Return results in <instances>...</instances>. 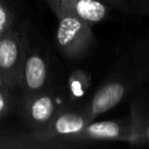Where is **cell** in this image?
<instances>
[{
	"mask_svg": "<svg viewBox=\"0 0 149 149\" xmlns=\"http://www.w3.org/2000/svg\"><path fill=\"white\" fill-rule=\"evenodd\" d=\"M1 85H5V84L2 83V80H1V78H0V86H1Z\"/></svg>",
	"mask_w": 149,
	"mask_h": 149,
	"instance_id": "15",
	"label": "cell"
},
{
	"mask_svg": "<svg viewBox=\"0 0 149 149\" xmlns=\"http://www.w3.org/2000/svg\"><path fill=\"white\" fill-rule=\"evenodd\" d=\"M19 86L22 87L24 95L50 87V63L44 51L31 49L29 45L22 65Z\"/></svg>",
	"mask_w": 149,
	"mask_h": 149,
	"instance_id": "7",
	"label": "cell"
},
{
	"mask_svg": "<svg viewBox=\"0 0 149 149\" xmlns=\"http://www.w3.org/2000/svg\"><path fill=\"white\" fill-rule=\"evenodd\" d=\"M132 135L129 144L132 146H146L149 144V116L143 115L140 109L132 108Z\"/></svg>",
	"mask_w": 149,
	"mask_h": 149,
	"instance_id": "10",
	"label": "cell"
},
{
	"mask_svg": "<svg viewBox=\"0 0 149 149\" xmlns=\"http://www.w3.org/2000/svg\"><path fill=\"white\" fill-rule=\"evenodd\" d=\"M92 77L84 70H74L66 79L65 87V104L70 107H83L84 98L86 97L88 88L91 87Z\"/></svg>",
	"mask_w": 149,
	"mask_h": 149,
	"instance_id": "9",
	"label": "cell"
},
{
	"mask_svg": "<svg viewBox=\"0 0 149 149\" xmlns=\"http://www.w3.org/2000/svg\"><path fill=\"white\" fill-rule=\"evenodd\" d=\"M134 5L139 13L149 15V0H135Z\"/></svg>",
	"mask_w": 149,
	"mask_h": 149,
	"instance_id": "14",
	"label": "cell"
},
{
	"mask_svg": "<svg viewBox=\"0 0 149 149\" xmlns=\"http://www.w3.org/2000/svg\"><path fill=\"white\" fill-rule=\"evenodd\" d=\"M100 1L107 3L115 10H120V12L130 13L132 9H134V7L132 6V0H100Z\"/></svg>",
	"mask_w": 149,
	"mask_h": 149,
	"instance_id": "13",
	"label": "cell"
},
{
	"mask_svg": "<svg viewBox=\"0 0 149 149\" xmlns=\"http://www.w3.org/2000/svg\"><path fill=\"white\" fill-rule=\"evenodd\" d=\"M149 80V33L142 36L112 65L86 104L91 121L119 105Z\"/></svg>",
	"mask_w": 149,
	"mask_h": 149,
	"instance_id": "1",
	"label": "cell"
},
{
	"mask_svg": "<svg viewBox=\"0 0 149 149\" xmlns=\"http://www.w3.org/2000/svg\"><path fill=\"white\" fill-rule=\"evenodd\" d=\"M28 48L29 37L24 26L16 23L0 36V78L6 86H19Z\"/></svg>",
	"mask_w": 149,
	"mask_h": 149,
	"instance_id": "4",
	"label": "cell"
},
{
	"mask_svg": "<svg viewBox=\"0 0 149 149\" xmlns=\"http://www.w3.org/2000/svg\"><path fill=\"white\" fill-rule=\"evenodd\" d=\"M52 13L57 17L55 43L58 51L72 61L84 58L94 42L93 24L65 12Z\"/></svg>",
	"mask_w": 149,
	"mask_h": 149,
	"instance_id": "2",
	"label": "cell"
},
{
	"mask_svg": "<svg viewBox=\"0 0 149 149\" xmlns=\"http://www.w3.org/2000/svg\"><path fill=\"white\" fill-rule=\"evenodd\" d=\"M132 135V120H105L90 121L77 135H74L68 148L91 146L105 142H129Z\"/></svg>",
	"mask_w": 149,
	"mask_h": 149,
	"instance_id": "5",
	"label": "cell"
},
{
	"mask_svg": "<svg viewBox=\"0 0 149 149\" xmlns=\"http://www.w3.org/2000/svg\"><path fill=\"white\" fill-rule=\"evenodd\" d=\"M90 121L86 106L70 107L65 104L43 130L31 135L42 148H68L70 140Z\"/></svg>",
	"mask_w": 149,
	"mask_h": 149,
	"instance_id": "3",
	"label": "cell"
},
{
	"mask_svg": "<svg viewBox=\"0 0 149 149\" xmlns=\"http://www.w3.org/2000/svg\"><path fill=\"white\" fill-rule=\"evenodd\" d=\"M52 12L61 10L81 19L91 24L106 20L115 10L100 0H45Z\"/></svg>",
	"mask_w": 149,
	"mask_h": 149,
	"instance_id": "8",
	"label": "cell"
},
{
	"mask_svg": "<svg viewBox=\"0 0 149 149\" xmlns=\"http://www.w3.org/2000/svg\"><path fill=\"white\" fill-rule=\"evenodd\" d=\"M65 101L59 104L57 92L48 87L34 94H27L22 99L21 113L33 132L43 130L56 116Z\"/></svg>",
	"mask_w": 149,
	"mask_h": 149,
	"instance_id": "6",
	"label": "cell"
},
{
	"mask_svg": "<svg viewBox=\"0 0 149 149\" xmlns=\"http://www.w3.org/2000/svg\"><path fill=\"white\" fill-rule=\"evenodd\" d=\"M10 107V87L0 86V118L3 116Z\"/></svg>",
	"mask_w": 149,
	"mask_h": 149,
	"instance_id": "12",
	"label": "cell"
},
{
	"mask_svg": "<svg viewBox=\"0 0 149 149\" xmlns=\"http://www.w3.org/2000/svg\"><path fill=\"white\" fill-rule=\"evenodd\" d=\"M16 24L14 13L5 0H0V36Z\"/></svg>",
	"mask_w": 149,
	"mask_h": 149,
	"instance_id": "11",
	"label": "cell"
}]
</instances>
